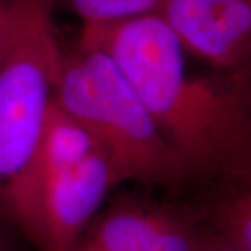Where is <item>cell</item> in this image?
Masks as SVG:
<instances>
[{
	"mask_svg": "<svg viewBox=\"0 0 251 251\" xmlns=\"http://www.w3.org/2000/svg\"><path fill=\"white\" fill-rule=\"evenodd\" d=\"M197 216L144 202H120L92 221L81 240L102 251H202Z\"/></svg>",
	"mask_w": 251,
	"mask_h": 251,
	"instance_id": "6",
	"label": "cell"
},
{
	"mask_svg": "<svg viewBox=\"0 0 251 251\" xmlns=\"http://www.w3.org/2000/svg\"><path fill=\"white\" fill-rule=\"evenodd\" d=\"M202 251H240L234 247L233 244L225 240L224 237H221L219 234L212 233L209 230H206V239L204 243Z\"/></svg>",
	"mask_w": 251,
	"mask_h": 251,
	"instance_id": "12",
	"label": "cell"
},
{
	"mask_svg": "<svg viewBox=\"0 0 251 251\" xmlns=\"http://www.w3.org/2000/svg\"><path fill=\"white\" fill-rule=\"evenodd\" d=\"M78 41L117 63L188 181L209 187L251 171V67L191 70L159 13L82 24Z\"/></svg>",
	"mask_w": 251,
	"mask_h": 251,
	"instance_id": "1",
	"label": "cell"
},
{
	"mask_svg": "<svg viewBox=\"0 0 251 251\" xmlns=\"http://www.w3.org/2000/svg\"><path fill=\"white\" fill-rule=\"evenodd\" d=\"M57 1L16 0L11 44L0 70V211L38 250L39 148L64 54L54 24Z\"/></svg>",
	"mask_w": 251,
	"mask_h": 251,
	"instance_id": "2",
	"label": "cell"
},
{
	"mask_svg": "<svg viewBox=\"0 0 251 251\" xmlns=\"http://www.w3.org/2000/svg\"><path fill=\"white\" fill-rule=\"evenodd\" d=\"M119 181L98 151L75 169L42 181V246L39 251H73Z\"/></svg>",
	"mask_w": 251,
	"mask_h": 251,
	"instance_id": "5",
	"label": "cell"
},
{
	"mask_svg": "<svg viewBox=\"0 0 251 251\" xmlns=\"http://www.w3.org/2000/svg\"><path fill=\"white\" fill-rule=\"evenodd\" d=\"M99 151L88 130L54 99L39 148L41 179L72 171Z\"/></svg>",
	"mask_w": 251,
	"mask_h": 251,
	"instance_id": "8",
	"label": "cell"
},
{
	"mask_svg": "<svg viewBox=\"0 0 251 251\" xmlns=\"http://www.w3.org/2000/svg\"><path fill=\"white\" fill-rule=\"evenodd\" d=\"M16 14V0H0V70L9 53Z\"/></svg>",
	"mask_w": 251,
	"mask_h": 251,
	"instance_id": "10",
	"label": "cell"
},
{
	"mask_svg": "<svg viewBox=\"0 0 251 251\" xmlns=\"http://www.w3.org/2000/svg\"><path fill=\"white\" fill-rule=\"evenodd\" d=\"M73 251H102V250H99V249H97V247H94L92 244L87 243L85 240H80L78 244L75 246V249H74Z\"/></svg>",
	"mask_w": 251,
	"mask_h": 251,
	"instance_id": "13",
	"label": "cell"
},
{
	"mask_svg": "<svg viewBox=\"0 0 251 251\" xmlns=\"http://www.w3.org/2000/svg\"><path fill=\"white\" fill-rule=\"evenodd\" d=\"M165 0H64L82 24H105L158 13Z\"/></svg>",
	"mask_w": 251,
	"mask_h": 251,
	"instance_id": "9",
	"label": "cell"
},
{
	"mask_svg": "<svg viewBox=\"0 0 251 251\" xmlns=\"http://www.w3.org/2000/svg\"><path fill=\"white\" fill-rule=\"evenodd\" d=\"M56 100L108 158L117 181L179 187L187 175L117 63L95 46L64 49Z\"/></svg>",
	"mask_w": 251,
	"mask_h": 251,
	"instance_id": "3",
	"label": "cell"
},
{
	"mask_svg": "<svg viewBox=\"0 0 251 251\" xmlns=\"http://www.w3.org/2000/svg\"><path fill=\"white\" fill-rule=\"evenodd\" d=\"M25 239L0 211V251H21L20 239ZM27 240V239H25Z\"/></svg>",
	"mask_w": 251,
	"mask_h": 251,
	"instance_id": "11",
	"label": "cell"
},
{
	"mask_svg": "<svg viewBox=\"0 0 251 251\" xmlns=\"http://www.w3.org/2000/svg\"><path fill=\"white\" fill-rule=\"evenodd\" d=\"M206 188L211 197L198 221L237 250L251 251V171Z\"/></svg>",
	"mask_w": 251,
	"mask_h": 251,
	"instance_id": "7",
	"label": "cell"
},
{
	"mask_svg": "<svg viewBox=\"0 0 251 251\" xmlns=\"http://www.w3.org/2000/svg\"><path fill=\"white\" fill-rule=\"evenodd\" d=\"M158 13L187 54L208 67H251V0H165Z\"/></svg>",
	"mask_w": 251,
	"mask_h": 251,
	"instance_id": "4",
	"label": "cell"
}]
</instances>
